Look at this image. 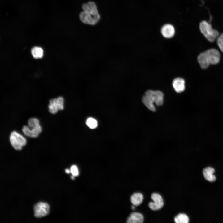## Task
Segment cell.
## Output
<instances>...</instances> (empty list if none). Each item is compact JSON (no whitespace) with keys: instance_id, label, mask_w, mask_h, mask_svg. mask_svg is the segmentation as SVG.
Segmentation results:
<instances>
[{"instance_id":"obj_1","label":"cell","mask_w":223,"mask_h":223,"mask_svg":"<svg viewBox=\"0 0 223 223\" xmlns=\"http://www.w3.org/2000/svg\"><path fill=\"white\" fill-rule=\"evenodd\" d=\"M164 94L159 90H150L146 91L143 96L142 100L143 104L150 110L155 111L156 108L154 105L160 106L163 104Z\"/></svg>"},{"instance_id":"obj_2","label":"cell","mask_w":223,"mask_h":223,"mask_svg":"<svg viewBox=\"0 0 223 223\" xmlns=\"http://www.w3.org/2000/svg\"><path fill=\"white\" fill-rule=\"evenodd\" d=\"M197 59L201 67L205 69L210 65L217 64L220 61V54L216 49H211L201 53Z\"/></svg>"},{"instance_id":"obj_3","label":"cell","mask_w":223,"mask_h":223,"mask_svg":"<svg viewBox=\"0 0 223 223\" xmlns=\"http://www.w3.org/2000/svg\"><path fill=\"white\" fill-rule=\"evenodd\" d=\"M199 28L205 37L211 42H213L219 35V32L213 29L211 24L206 21L200 23Z\"/></svg>"},{"instance_id":"obj_4","label":"cell","mask_w":223,"mask_h":223,"mask_svg":"<svg viewBox=\"0 0 223 223\" xmlns=\"http://www.w3.org/2000/svg\"><path fill=\"white\" fill-rule=\"evenodd\" d=\"M9 139L11 146L17 150H21L26 144V138L16 131H12L11 133Z\"/></svg>"},{"instance_id":"obj_5","label":"cell","mask_w":223,"mask_h":223,"mask_svg":"<svg viewBox=\"0 0 223 223\" xmlns=\"http://www.w3.org/2000/svg\"><path fill=\"white\" fill-rule=\"evenodd\" d=\"M83 11L87 12L99 21L101 16L96 4L93 1H90L83 4L82 6Z\"/></svg>"},{"instance_id":"obj_6","label":"cell","mask_w":223,"mask_h":223,"mask_svg":"<svg viewBox=\"0 0 223 223\" xmlns=\"http://www.w3.org/2000/svg\"><path fill=\"white\" fill-rule=\"evenodd\" d=\"M64 100L62 97L50 99L49 101L48 108L49 112L52 114L56 113L59 110L64 109Z\"/></svg>"},{"instance_id":"obj_7","label":"cell","mask_w":223,"mask_h":223,"mask_svg":"<svg viewBox=\"0 0 223 223\" xmlns=\"http://www.w3.org/2000/svg\"><path fill=\"white\" fill-rule=\"evenodd\" d=\"M34 216L37 218H40L46 216L49 213L50 207L45 202H40L34 206Z\"/></svg>"},{"instance_id":"obj_8","label":"cell","mask_w":223,"mask_h":223,"mask_svg":"<svg viewBox=\"0 0 223 223\" xmlns=\"http://www.w3.org/2000/svg\"><path fill=\"white\" fill-rule=\"evenodd\" d=\"M22 130L25 136L31 138H36L38 137L41 132L42 127L39 123L30 126L24 125Z\"/></svg>"},{"instance_id":"obj_9","label":"cell","mask_w":223,"mask_h":223,"mask_svg":"<svg viewBox=\"0 0 223 223\" xmlns=\"http://www.w3.org/2000/svg\"><path fill=\"white\" fill-rule=\"evenodd\" d=\"M151 197L153 202L149 203L148 205L150 209L153 211H157L161 209L164 204L162 196L158 193H153L151 195Z\"/></svg>"},{"instance_id":"obj_10","label":"cell","mask_w":223,"mask_h":223,"mask_svg":"<svg viewBox=\"0 0 223 223\" xmlns=\"http://www.w3.org/2000/svg\"><path fill=\"white\" fill-rule=\"evenodd\" d=\"M79 18L82 22L90 25H95L99 21L93 16L83 11L80 13Z\"/></svg>"},{"instance_id":"obj_11","label":"cell","mask_w":223,"mask_h":223,"mask_svg":"<svg viewBox=\"0 0 223 223\" xmlns=\"http://www.w3.org/2000/svg\"><path fill=\"white\" fill-rule=\"evenodd\" d=\"M175 33L174 27L171 24H165L161 29V33L164 37L167 38L172 37Z\"/></svg>"},{"instance_id":"obj_12","label":"cell","mask_w":223,"mask_h":223,"mask_svg":"<svg viewBox=\"0 0 223 223\" xmlns=\"http://www.w3.org/2000/svg\"><path fill=\"white\" fill-rule=\"evenodd\" d=\"M173 86L175 90L177 93H181L185 89V81L181 78L175 79L172 83Z\"/></svg>"},{"instance_id":"obj_13","label":"cell","mask_w":223,"mask_h":223,"mask_svg":"<svg viewBox=\"0 0 223 223\" xmlns=\"http://www.w3.org/2000/svg\"><path fill=\"white\" fill-rule=\"evenodd\" d=\"M214 169L210 167L204 168L203 170V174L205 179L210 182H213L216 180V177L214 173Z\"/></svg>"},{"instance_id":"obj_14","label":"cell","mask_w":223,"mask_h":223,"mask_svg":"<svg viewBox=\"0 0 223 223\" xmlns=\"http://www.w3.org/2000/svg\"><path fill=\"white\" fill-rule=\"evenodd\" d=\"M144 218L141 213L138 212L132 213L127 219L128 223H142L143 222Z\"/></svg>"},{"instance_id":"obj_15","label":"cell","mask_w":223,"mask_h":223,"mask_svg":"<svg viewBox=\"0 0 223 223\" xmlns=\"http://www.w3.org/2000/svg\"><path fill=\"white\" fill-rule=\"evenodd\" d=\"M143 199V195L140 193H136L131 196L130 200L133 205L138 206L141 204Z\"/></svg>"},{"instance_id":"obj_16","label":"cell","mask_w":223,"mask_h":223,"mask_svg":"<svg viewBox=\"0 0 223 223\" xmlns=\"http://www.w3.org/2000/svg\"><path fill=\"white\" fill-rule=\"evenodd\" d=\"M31 53L35 59H38L42 58L44 54L43 49L39 47L35 46L31 50Z\"/></svg>"},{"instance_id":"obj_17","label":"cell","mask_w":223,"mask_h":223,"mask_svg":"<svg viewBox=\"0 0 223 223\" xmlns=\"http://www.w3.org/2000/svg\"><path fill=\"white\" fill-rule=\"evenodd\" d=\"M174 221L176 223H188L189 222V218L188 216L184 213H180L176 216Z\"/></svg>"},{"instance_id":"obj_18","label":"cell","mask_w":223,"mask_h":223,"mask_svg":"<svg viewBox=\"0 0 223 223\" xmlns=\"http://www.w3.org/2000/svg\"><path fill=\"white\" fill-rule=\"evenodd\" d=\"M98 124L97 120L92 117L88 118L86 121V125L91 129L96 128L98 126Z\"/></svg>"},{"instance_id":"obj_19","label":"cell","mask_w":223,"mask_h":223,"mask_svg":"<svg viewBox=\"0 0 223 223\" xmlns=\"http://www.w3.org/2000/svg\"><path fill=\"white\" fill-rule=\"evenodd\" d=\"M217 43L219 48L223 52V33L219 35L217 38Z\"/></svg>"},{"instance_id":"obj_20","label":"cell","mask_w":223,"mask_h":223,"mask_svg":"<svg viewBox=\"0 0 223 223\" xmlns=\"http://www.w3.org/2000/svg\"><path fill=\"white\" fill-rule=\"evenodd\" d=\"M70 171V173H72V175L75 177L79 175V170L77 167L76 165H72L71 167Z\"/></svg>"},{"instance_id":"obj_21","label":"cell","mask_w":223,"mask_h":223,"mask_svg":"<svg viewBox=\"0 0 223 223\" xmlns=\"http://www.w3.org/2000/svg\"><path fill=\"white\" fill-rule=\"evenodd\" d=\"M65 172L69 174L70 173V170L68 169H66L65 170Z\"/></svg>"},{"instance_id":"obj_22","label":"cell","mask_w":223,"mask_h":223,"mask_svg":"<svg viewBox=\"0 0 223 223\" xmlns=\"http://www.w3.org/2000/svg\"><path fill=\"white\" fill-rule=\"evenodd\" d=\"M132 209L133 210H134L135 209V206L133 205L132 206Z\"/></svg>"},{"instance_id":"obj_23","label":"cell","mask_w":223,"mask_h":223,"mask_svg":"<svg viewBox=\"0 0 223 223\" xmlns=\"http://www.w3.org/2000/svg\"><path fill=\"white\" fill-rule=\"evenodd\" d=\"M71 178L72 180H74L75 179V176L72 175L71 177Z\"/></svg>"}]
</instances>
